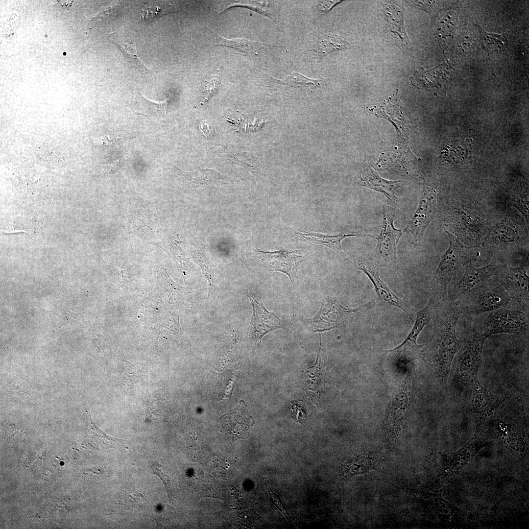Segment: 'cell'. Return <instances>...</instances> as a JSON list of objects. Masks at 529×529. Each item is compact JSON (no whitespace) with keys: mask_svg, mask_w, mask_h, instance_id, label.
Returning a JSON list of instances; mask_svg holds the SVG:
<instances>
[{"mask_svg":"<svg viewBox=\"0 0 529 529\" xmlns=\"http://www.w3.org/2000/svg\"><path fill=\"white\" fill-rule=\"evenodd\" d=\"M433 307V301L431 299L423 309L417 313L415 322L404 341L387 352L403 360L411 361L420 357L422 346L417 344V338L424 327L430 322Z\"/></svg>","mask_w":529,"mask_h":529,"instance_id":"cell-8","label":"cell"},{"mask_svg":"<svg viewBox=\"0 0 529 529\" xmlns=\"http://www.w3.org/2000/svg\"><path fill=\"white\" fill-rule=\"evenodd\" d=\"M214 45L233 48L236 50V52L243 55L257 57H260L267 49L275 47L258 41H251L245 38L228 39L219 35H216Z\"/></svg>","mask_w":529,"mask_h":529,"instance_id":"cell-21","label":"cell"},{"mask_svg":"<svg viewBox=\"0 0 529 529\" xmlns=\"http://www.w3.org/2000/svg\"><path fill=\"white\" fill-rule=\"evenodd\" d=\"M471 387V409L476 418L484 420L502 406L503 399L490 392L478 379L473 382Z\"/></svg>","mask_w":529,"mask_h":529,"instance_id":"cell-11","label":"cell"},{"mask_svg":"<svg viewBox=\"0 0 529 529\" xmlns=\"http://www.w3.org/2000/svg\"><path fill=\"white\" fill-rule=\"evenodd\" d=\"M169 98L158 101L146 98L141 95L139 114L155 121L167 120V109Z\"/></svg>","mask_w":529,"mask_h":529,"instance_id":"cell-24","label":"cell"},{"mask_svg":"<svg viewBox=\"0 0 529 529\" xmlns=\"http://www.w3.org/2000/svg\"><path fill=\"white\" fill-rule=\"evenodd\" d=\"M528 327L529 318L524 313L501 308L490 312L484 319L482 333L487 338L495 334L523 333Z\"/></svg>","mask_w":529,"mask_h":529,"instance_id":"cell-4","label":"cell"},{"mask_svg":"<svg viewBox=\"0 0 529 529\" xmlns=\"http://www.w3.org/2000/svg\"><path fill=\"white\" fill-rule=\"evenodd\" d=\"M340 2L341 1L338 0L318 1V4L316 6V13L319 16H322Z\"/></svg>","mask_w":529,"mask_h":529,"instance_id":"cell-34","label":"cell"},{"mask_svg":"<svg viewBox=\"0 0 529 529\" xmlns=\"http://www.w3.org/2000/svg\"><path fill=\"white\" fill-rule=\"evenodd\" d=\"M388 149H384L378 161L380 169H392L409 174L411 170L409 160L412 154L407 145L399 143Z\"/></svg>","mask_w":529,"mask_h":529,"instance_id":"cell-14","label":"cell"},{"mask_svg":"<svg viewBox=\"0 0 529 529\" xmlns=\"http://www.w3.org/2000/svg\"><path fill=\"white\" fill-rule=\"evenodd\" d=\"M241 402L235 409L230 410L220 418L222 431L234 440L246 437L250 428L254 424L252 418L247 416L245 412V404L243 401Z\"/></svg>","mask_w":529,"mask_h":529,"instance_id":"cell-12","label":"cell"},{"mask_svg":"<svg viewBox=\"0 0 529 529\" xmlns=\"http://www.w3.org/2000/svg\"><path fill=\"white\" fill-rule=\"evenodd\" d=\"M277 80L282 84L289 85H313L316 86L320 85L322 82L321 79L310 78L296 72H292L285 79Z\"/></svg>","mask_w":529,"mask_h":529,"instance_id":"cell-29","label":"cell"},{"mask_svg":"<svg viewBox=\"0 0 529 529\" xmlns=\"http://www.w3.org/2000/svg\"><path fill=\"white\" fill-rule=\"evenodd\" d=\"M267 487L270 495L271 500L273 502V504L282 512V513H283V514L286 517V518H287L288 521L291 522L293 521V518L288 513L287 509L283 504L279 496L272 491L269 485H267Z\"/></svg>","mask_w":529,"mask_h":529,"instance_id":"cell-32","label":"cell"},{"mask_svg":"<svg viewBox=\"0 0 529 529\" xmlns=\"http://www.w3.org/2000/svg\"><path fill=\"white\" fill-rule=\"evenodd\" d=\"M349 47V44L341 37L333 33H328L318 41L314 51L318 60H321L332 52L347 49Z\"/></svg>","mask_w":529,"mask_h":529,"instance_id":"cell-25","label":"cell"},{"mask_svg":"<svg viewBox=\"0 0 529 529\" xmlns=\"http://www.w3.org/2000/svg\"><path fill=\"white\" fill-rule=\"evenodd\" d=\"M490 265L478 268L474 267L470 262L467 263L465 273L457 285L459 293L472 292L483 288L492 271Z\"/></svg>","mask_w":529,"mask_h":529,"instance_id":"cell-20","label":"cell"},{"mask_svg":"<svg viewBox=\"0 0 529 529\" xmlns=\"http://www.w3.org/2000/svg\"><path fill=\"white\" fill-rule=\"evenodd\" d=\"M177 168L179 174L195 188L210 186L228 178L213 168H202L192 172L184 171Z\"/></svg>","mask_w":529,"mask_h":529,"instance_id":"cell-23","label":"cell"},{"mask_svg":"<svg viewBox=\"0 0 529 529\" xmlns=\"http://www.w3.org/2000/svg\"><path fill=\"white\" fill-rule=\"evenodd\" d=\"M194 257L196 259L197 263L202 268L203 273L208 278L209 283H210L212 274V267L207 257L203 250L200 248L196 250Z\"/></svg>","mask_w":529,"mask_h":529,"instance_id":"cell-31","label":"cell"},{"mask_svg":"<svg viewBox=\"0 0 529 529\" xmlns=\"http://www.w3.org/2000/svg\"><path fill=\"white\" fill-rule=\"evenodd\" d=\"M450 238V246L441 258L436 270L437 275L448 283L452 278L457 270L463 262V256L465 248L455 239L453 236L448 233Z\"/></svg>","mask_w":529,"mask_h":529,"instance_id":"cell-17","label":"cell"},{"mask_svg":"<svg viewBox=\"0 0 529 529\" xmlns=\"http://www.w3.org/2000/svg\"><path fill=\"white\" fill-rule=\"evenodd\" d=\"M437 208L436 193L425 183L416 211L404 229V232L410 236L412 243L417 244L420 241L427 226L435 217Z\"/></svg>","mask_w":529,"mask_h":529,"instance_id":"cell-5","label":"cell"},{"mask_svg":"<svg viewBox=\"0 0 529 529\" xmlns=\"http://www.w3.org/2000/svg\"><path fill=\"white\" fill-rule=\"evenodd\" d=\"M175 11V8L170 5H161L146 4L142 9V18L144 21H151L167 13Z\"/></svg>","mask_w":529,"mask_h":529,"instance_id":"cell-28","label":"cell"},{"mask_svg":"<svg viewBox=\"0 0 529 529\" xmlns=\"http://www.w3.org/2000/svg\"><path fill=\"white\" fill-rule=\"evenodd\" d=\"M354 264L358 269L361 270L369 278L379 298L401 309L411 318L413 310L407 303L395 295L381 279L379 271L380 267L372 264L357 260L354 261Z\"/></svg>","mask_w":529,"mask_h":529,"instance_id":"cell-10","label":"cell"},{"mask_svg":"<svg viewBox=\"0 0 529 529\" xmlns=\"http://www.w3.org/2000/svg\"><path fill=\"white\" fill-rule=\"evenodd\" d=\"M480 31V42L483 49L487 53L499 52L503 47L505 37L502 35L487 33L478 25Z\"/></svg>","mask_w":529,"mask_h":529,"instance_id":"cell-26","label":"cell"},{"mask_svg":"<svg viewBox=\"0 0 529 529\" xmlns=\"http://www.w3.org/2000/svg\"><path fill=\"white\" fill-rule=\"evenodd\" d=\"M487 338L482 333L473 335L456 354L452 392L460 396L476 379L482 362V350Z\"/></svg>","mask_w":529,"mask_h":529,"instance_id":"cell-1","label":"cell"},{"mask_svg":"<svg viewBox=\"0 0 529 529\" xmlns=\"http://www.w3.org/2000/svg\"><path fill=\"white\" fill-rule=\"evenodd\" d=\"M399 103L397 93H396L393 97V104L392 99H388L381 102L378 105L373 106L370 110L378 117L380 116L388 120L395 126L398 134L403 135L405 132V129L408 130V127L409 126V120L406 114L402 111V109L396 112L401 107Z\"/></svg>","mask_w":529,"mask_h":529,"instance_id":"cell-18","label":"cell"},{"mask_svg":"<svg viewBox=\"0 0 529 529\" xmlns=\"http://www.w3.org/2000/svg\"><path fill=\"white\" fill-rule=\"evenodd\" d=\"M479 291L473 307L476 313L491 312L503 308L509 302L510 297L502 286L484 289Z\"/></svg>","mask_w":529,"mask_h":529,"instance_id":"cell-16","label":"cell"},{"mask_svg":"<svg viewBox=\"0 0 529 529\" xmlns=\"http://www.w3.org/2000/svg\"><path fill=\"white\" fill-rule=\"evenodd\" d=\"M383 223L375 252L378 258L385 262H392L396 259V248L403 233L395 228L393 221L395 211L389 206L384 207Z\"/></svg>","mask_w":529,"mask_h":529,"instance_id":"cell-6","label":"cell"},{"mask_svg":"<svg viewBox=\"0 0 529 529\" xmlns=\"http://www.w3.org/2000/svg\"><path fill=\"white\" fill-rule=\"evenodd\" d=\"M400 182V180L390 181L382 178L367 164L363 167L358 181L359 185L380 192L394 202L398 201L395 191Z\"/></svg>","mask_w":529,"mask_h":529,"instance_id":"cell-15","label":"cell"},{"mask_svg":"<svg viewBox=\"0 0 529 529\" xmlns=\"http://www.w3.org/2000/svg\"><path fill=\"white\" fill-rule=\"evenodd\" d=\"M501 285L510 298L528 309L529 303V277L521 267H510L507 274L501 280Z\"/></svg>","mask_w":529,"mask_h":529,"instance_id":"cell-13","label":"cell"},{"mask_svg":"<svg viewBox=\"0 0 529 529\" xmlns=\"http://www.w3.org/2000/svg\"><path fill=\"white\" fill-rule=\"evenodd\" d=\"M361 309L345 308L335 298L327 296L314 317L301 318L300 321L310 331L320 333L343 326Z\"/></svg>","mask_w":529,"mask_h":529,"instance_id":"cell-3","label":"cell"},{"mask_svg":"<svg viewBox=\"0 0 529 529\" xmlns=\"http://www.w3.org/2000/svg\"><path fill=\"white\" fill-rule=\"evenodd\" d=\"M461 313L457 304L452 305L445 315L438 336L436 360L438 372L445 385L447 382L453 361L460 348L457 337L456 328Z\"/></svg>","mask_w":529,"mask_h":529,"instance_id":"cell-2","label":"cell"},{"mask_svg":"<svg viewBox=\"0 0 529 529\" xmlns=\"http://www.w3.org/2000/svg\"><path fill=\"white\" fill-rule=\"evenodd\" d=\"M115 44L119 47L129 62L139 69L148 71V68L140 59L138 55L136 45L134 42L115 43Z\"/></svg>","mask_w":529,"mask_h":529,"instance_id":"cell-27","label":"cell"},{"mask_svg":"<svg viewBox=\"0 0 529 529\" xmlns=\"http://www.w3.org/2000/svg\"><path fill=\"white\" fill-rule=\"evenodd\" d=\"M150 465L154 473L156 475L158 476V477L163 481L167 491L168 497H169V498H170L171 496V492L170 487V482L168 479V476L165 475L164 473H162L159 467V464L157 461H152L150 463Z\"/></svg>","mask_w":529,"mask_h":529,"instance_id":"cell-33","label":"cell"},{"mask_svg":"<svg viewBox=\"0 0 529 529\" xmlns=\"http://www.w3.org/2000/svg\"><path fill=\"white\" fill-rule=\"evenodd\" d=\"M385 21L388 32L397 45L408 49L409 40L406 32L403 12L394 5H388L385 10Z\"/></svg>","mask_w":529,"mask_h":529,"instance_id":"cell-22","label":"cell"},{"mask_svg":"<svg viewBox=\"0 0 529 529\" xmlns=\"http://www.w3.org/2000/svg\"><path fill=\"white\" fill-rule=\"evenodd\" d=\"M260 259L271 271L282 272L289 277L293 283L296 279L297 266L305 261L301 251H288L282 248L273 252L264 251L257 249Z\"/></svg>","mask_w":529,"mask_h":529,"instance_id":"cell-9","label":"cell"},{"mask_svg":"<svg viewBox=\"0 0 529 529\" xmlns=\"http://www.w3.org/2000/svg\"><path fill=\"white\" fill-rule=\"evenodd\" d=\"M295 236L297 237L299 240H306L313 243L321 244L327 246L342 256L346 255L342 251L341 242L345 238L349 237H361L370 236L371 235L365 234L360 232H350L348 233H340L337 235H326L315 232H293Z\"/></svg>","mask_w":529,"mask_h":529,"instance_id":"cell-19","label":"cell"},{"mask_svg":"<svg viewBox=\"0 0 529 529\" xmlns=\"http://www.w3.org/2000/svg\"><path fill=\"white\" fill-rule=\"evenodd\" d=\"M249 299L253 308V314L248 333L256 345L259 347L266 334L284 327L280 318L274 313L266 310L261 296L252 295L249 297Z\"/></svg>","mask_w":529,"mask_h":529,"instance_id":"cell-7","label":"cell"},{"mask_svg":"<svg viewBox=\"0 0 529 529\" xmlns=\"http://www.w3.org/2000/svg\"><path fill=\"white\" fill-rule=\"evenodd\" d=\"M205 89L203 92V98L201 104L207 103L216 94L220 87L221 83L218 77L216 75H214L209 80L204 81Z\"/></svg>","mask_w":529,"mask_h":529,"instance_id":"cell-30","label":"cell"}]
</instances>
